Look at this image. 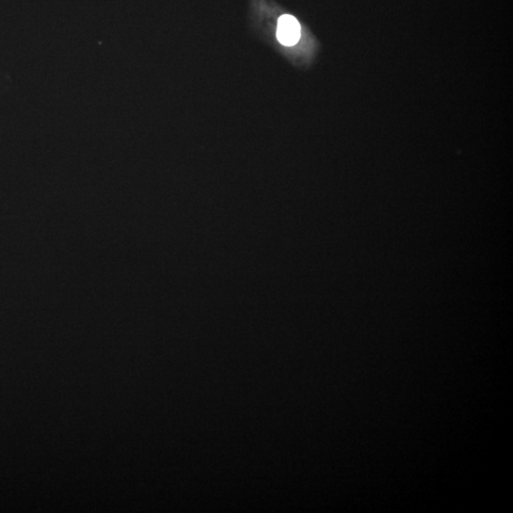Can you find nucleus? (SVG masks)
Returning a JSON list of instances; mask_svg holds the SVG:
<instances>
[{
  "label": "nucleus",
  "instance_id": "f257e3e1",
  "mask_svg": "<svg viewBox=\"0 0 513 513\" xmlns=\"http://www.w3.org/2000/svg\"><path fill=\"white\" fill-rule=\"evenodd\" d=\"M277 40L282 47H294L297 45L301 37V26L295 16L282 15L278 20L277 27Z\"/></svg>",
  "mask_w": 513,
  "mask_h": 513
}]
</instances>
